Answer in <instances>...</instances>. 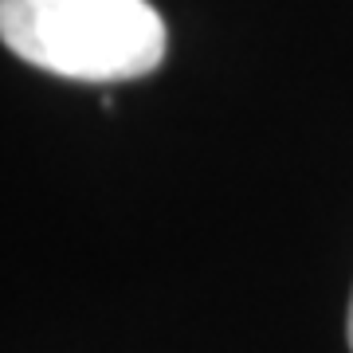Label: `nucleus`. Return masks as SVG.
I'll return each instance as SVG.
<instances>
[{
    "instance_id": "nucleus-1",
    "label": "nucleus",
    "mask_w": 353,
    "mask_h": 353,
    "mask_svg": "<svg viewBox=\"0 0 353 353\" xmlns=\"http://www.w3.org/2000/svg\"><path fill=\"white\" fill-rule=\"evenodd\" d=\"M0 39L24 63L79 83L141 79L169 51L150 0H0Z\"/></svg>"
},
{
    "instance_id": "nucleus-2",
    "label": "nucleus",
    "mask_w": 353,
    "mask_h": 353,
    "mask_svg": "<svg viewBox=\"0 0 353 353\" xmlns=\"http://www.w3.org/2000/svg\"><path fill=\"white\" fill-rule=\"evenodd\" d=\"M345 334H350V350H353V299H350V322H345Z\"/></svg>"
}]
</instances>
